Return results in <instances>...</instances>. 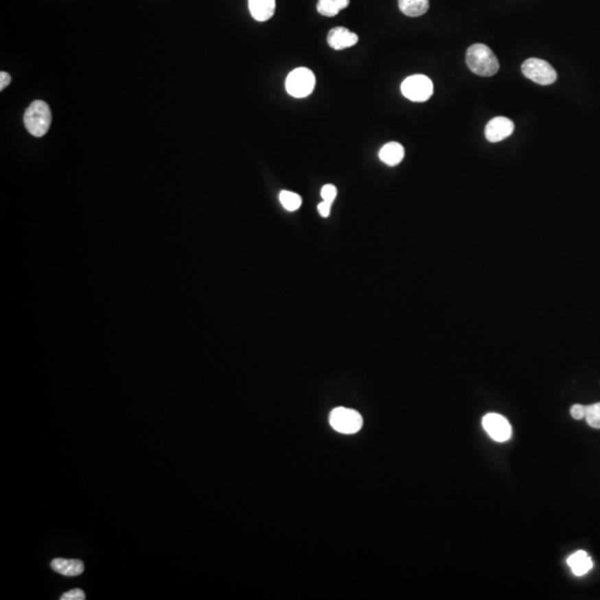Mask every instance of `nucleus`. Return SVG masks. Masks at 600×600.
Wrapping results in <instances>:
<instances>
[{
	"label": "nucleus",
	"mask_w": 600,
	"mask_h": 600,
	"mask_svg": "<svg viewBox=\"0 0 600 600\" xmlns=\"http://www.w3.org/2000/svg\"><path fill=\"white\" fill-rule=\"evenodd\" d=\"M467 66L478 76L492 77L499 70V62L493 50L486 45L470 46L466 54Z\"/></svg>",
	"instance_id": "obj_1"
},
{
	"label": "nucleus",
	"mask_w": 600,
	"mask_h": 600,
	"mask_svg": "<svg viewBox=\"0 0 600 600\" xmlns=\"http://www.w3.org/2000/svg\"><path fill=\"white\" fill-rule=\"evenodd\" d=\"M349 3L350 0H319L317 10L321 15L334 17L338 15L341 10L347 8Z\"/></svg>",
	"instance_id": "obj_15"
},
{
	"label": "nucleus",
	"mask_w": 600,
	"mask_h": 600,
	"mask_svg": "<svg viewBox=\"0 0 600 600\" xmlns=\"http://www.w3.org/2000/svg\"><path fill=\"white\" fill-rule=\"evenodd\" d=\"M570 415L576 420L584 419L586 416V406L576 404L570 409Z\"/></svg>",
	"instance_id": "obj_20"
},
{
	"label": "nucleus",
	"mask_w": 600,
	"mask_h": 600,
	"mask_svg": "<svg viewBox=\"0 0 600 600\" xmlns=\"http://www.w3.org/2000/svg\"><path fill=\"white\" fill-rule=\"evenodd\" d=\"M567 564L570 567L571 571L578 577L589 573L594 566L590 556L584 551H576L575 554L569 556Z\"/></svg>",
	"instance_id": "obj_12"
},
{
	"label": "nucleus",
	"mask_w": 600,
	"mask_h": 600,
	"mask_svg": "<svg viewBox=\"0 0 600 600\" xmlns=\"http://www.w3.org/2000/svg\"><path fill=\"white\" fill-rule=\"evenodd\" d=\"M585 419L592 428L600 429V402L586 406Z\"/></svg>",
	"instance_id": "obj_17"
},
{
	"label": "nucleus",
	"mask_w": 600,
	"mask_h": 600,
	"mask_svg": "<svg viewBox=\"0 0 600 600\" xmlns=\"http://www.w3.org/2000/svg\"><path fill=\"white\" fill-rule=\"evenodd\" d=\"M405 156V150L404 147L400 143H388L385 146L382 147L379 152V158L382 163H385L388 166H396L398 163H402Z\"/></svg>",
	"instance_id": "obj_13"
},
{
	"label": "nucleus",
	"mask_w": 600,
	"mask_h": 600,
	"mask_svg": "<svg viewBox=\"0 0 600 600\" xmlns=\"http://www.w3.org/2000/svg\"><path fill=\"white\" fill-rule=\"evenodd\" d=\"M23 124L32 136H45L51 125V111L48 104L43 100L32 102V105L25 111Z\"/></svg>",
	"instance_id": "obj_2"
},
{
	"label": "nucleus",
	"mask_w": 600,
	"mask_h": 600,
	"mask_svg": "<svg viewBox=\"0 0 600 600\" xmlns=\"http://www.w3.org/2000/svg\"><path fill=\"white\" fill-rule=\"evenodd\" d=\"M400 9L408 17H419L428 12L429 0H398Z\"/></svg>",
	"instance_id": "obj_14"
},
{
	"label": "nucleus",
	"mask_w": 600,
	"mask_h": 600,
	"mask_svg": "<svg viewBox=\"0 0 600 600\" xmlns=\"http://www.w3.org/2000/svg\"><path fill=\"white\" fill-rule=\"evenodd\" d=\"M330 423L332 428L341 434H356L362 429V417L354 409L338 407L330 413Z\"/></svg>",
	"instance_id": "obj_4"
},
{
	"label": "nucleus",
	"mask_w": 600,
	"mask_h": 600,
	"mask_svg": "<svg viewBox=\"0 0 600 600\" xmlns=\"http://www.w3.org/2000/svg\"><path fill=\"white\" fill-rule=\"evenodd\" d=\"M524 76L531 79L538 85L547 86L557 80L556 70L551 64L538 58H529L522 64Z\"/></svg>",
	"instance_id": "obj_6"
},
{
	"label": "nucleus",
	"mask_w": 600,
	"mask_h": 600,
	"mask_svg": "<svg viewBox=\"0 0 600 600\" xmlns=\"http://www.w3.org/2000/svg\"><path fill=\"white\" fill-rule=\"evenodd\" d=\"M62 600H84L86 599L85 592L82 589H73L70 592H65L60 597Z\"/></svg>",
	"instance_id": "obj_19"
},
{
	"label": "nucleus",
	"mask_w": 600,
	"mask_h": 600,
	"mask_svg": "<svg viewBox=\"0 0 600 600\" xmlns=\"http://www.w3.org/2000/svg\"><path fill=\"white\" fill-rule=\"evenodd\" d=\"M332 203L330 201H321V204L318 205V211L323 217L327 218L330 215V209H332Z\"/></svg>",
	"instance_id": "obj_21"
},
{
	"label": "nucleus",
	"mask_w": 600,
	"mask_h": 600,
	"mask_svg": "<svg viewBox=\"0 0 600 600\" xmlns=\"http://www.w3.org/2000/svg\"><path fill=\"white\" fill-rule=\"evenodd\" d=\"M327 41L332 49L343 50L355 46L358 43V36L344 27H336L330 30Z\"/></svg>",
	"instance_id": "obj_9"
},
{
	"label": "nucleus",
	"mask_w": 600,
	"mask_h": 600,
	"mask_svg": "<svg viewBox=\"0 0 600 600\" xmlns=\"http://www.w3.org/2000/svg\"><path fill=\"white\" fill-rule=\"evenodd\" d=\"M315 75L308 68L299 67L292 70L286 79V89L295 98H305L314 91Z\"/></svg>",
	"instance_id": "obj_3"
},
{
	"label": "nucleus",
	"mask_w": 600,
	"mask_h": 600,
	"mask_svg": "<svg viewBox=\"0 0 600 600\" xmlns=\"http://www.w3.org/2000/svg\"><path fill=\"white\" fill-rule=\"evenodd\" d=\"M53 570L62 575L65 577H76L82 575L85 570V565L82 560L64 559V558H56L50 564Z\"/></svg>",
	"instance_id": "obj_10"
},
{
	"label": "nucleus",
	"mask_w": 600,
	"mask_h": 600,
	"mask_svg": "<svg viewBox=\"0 0 600 600\" xmlns=\"http://www.w3.org/2000/svg\"><path fill=\"white\" fill-rule=\"evenodd\" d=\"M483 426H484L487 434L489 435L490 438H493L498 443L507 441L513 434V429H511V426H510L507 418H505L501 415L495 414V413L487 414L483 418Z\"/></svg>",
	"instance_id": "obj_7"
},
{
	"label": "nucleus",
	"mask_w": 600,
	"mask_h": 600,
	"mask_svg": "<svg viewBox=\"0 0 600 600\" xmlns=\"http://www.w3.org/2000/svg\"><path fill=\"white\" fill-rule=\"evenodd\" d=\"M515 130V124L506 117H496L487 124L485 136L490 143H498L506 139Z\"/></svg>",
	"instance_id": "obj_8"
},
{
	"label": "nucleus",
	"mask_w": 600,
	"mask_h": 600,
	"mask_svg": "<svg viewBox=\"0 0 600 600\" xmlns=\"http://www.w3.org/2000/svg\"><path fill=\"white\" fill-rule=\"evenodd\" d=\"M279 200L283 205L284 208L288 211H295L301 206V197L297 194L288 192V190H283L279 194Z\"/></svg>",
	"instance_id": "obj_16"
},
{
	"label": "nucleus",
	"mask_w": 600,
	"mask_h": 600,
	"mask_svg": "<svg viewBox=\"0 0 600 600\" xmlns=\"http://www.w3.org/2000/svg\"><path fill=\"white\" fill-rule=\"evenodd\" d=\"M251 16L257 21H266L270 19L275 14L276 1L275 0H248Z\"/></svg>",
	"instance_id": "obj_11"
},
{
	"label": "nucleus",
	"mask_w": 600,
	"mask_h": 600,
	"mask_svg": "<svg viewBox=\"0 0 600 600\" xmlns=\"http://www.w3.org/2000/svg\"><path fill=\"white\" fill-rule=\"evenodd\" d=\"M321 195L323 200L334 203L336 196H337V188L334 185H325L321 188Z\"/></svg>",
	"instance_id": "obj_18"
},
{
	"label": "nucleus",
	"mask_w": 600,
	"mask_h": 600,
	"mask_svg": "<svg viewBox=\"0 0 600 600\" xmlns=\"http://www.w3.org/2000/svg\"><path fill=\"white\" fill-rule=\"evenodd\" d=\"M432 82L425 75H413L406 78L402 84V95L411 102H427L432 96Z\"/></svg>",
	"instance_id": "obj_5"
},
{
	"label": "nucleus",
	"mask_w": 600,
	"mask_h": 600,
	"mask_svg": "<svg viewBox=\"0 0 600 600\" xmlns=\"http://www.w3.org/2000/svg\"><path fill=\"white\" fill-rule=\"evenodd\" d=\"M12 82V77L6 71L0 73V91H3L5 88L8 87L9 84Z\"/></svg>",
	"instance_id": "obj_22"
}]
</instances>
